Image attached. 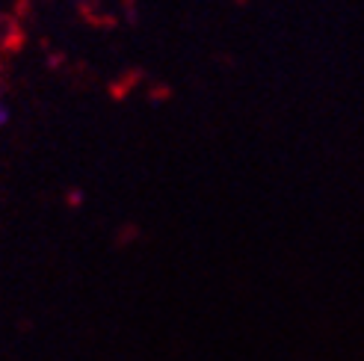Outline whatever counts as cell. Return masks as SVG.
Returning <instances> with one entry per match:
<instances>
[{"label":"cell","instance_id":"obj_1","mask_svg":"<svg viewBox=\"0 0 364 361\" xmlns=\"http://www.w3.org/2000/svg\"><path fill=\"white\" fill-rule=\"evenodd\" d=\"M9 122H12V110H9V104H6V101H0V131H4Z\"/></svg>","mask_w":364,"mask_h":361}]
</instances>
